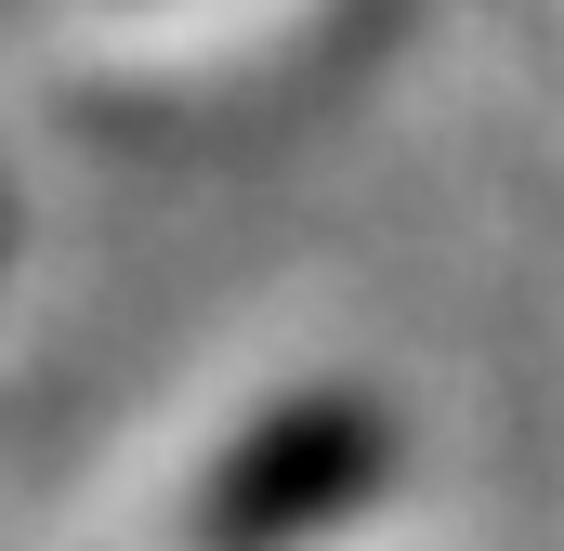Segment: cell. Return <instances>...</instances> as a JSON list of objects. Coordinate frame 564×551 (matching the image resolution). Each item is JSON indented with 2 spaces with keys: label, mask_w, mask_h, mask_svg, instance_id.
<instances>
[{
  "label": "cell",
  "mask_w": 564,
  "mask_h": 551,
  "mask_svg": "<svg viewBox=\"0 0 564 551\" xmlns=\"http://www.w3.org/2000/svg\"><path fill=\"white\" fill-rule=\"evenodd\" d=\"M381 473H394V420L368 395H289L197 486V551H302L355 499H381Z\"/></svg>",
  "instance_id": "obj_1"
}]
</instances>
